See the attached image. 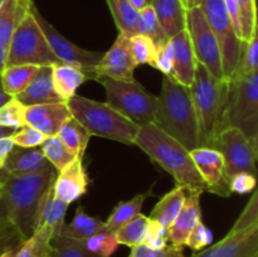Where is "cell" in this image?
Returning <instances> with one entry per match:
<instances>
[{
	"label": "cell",
	"mask_w": 258,
	"mask_h": 257,
	"mask_svg": "<svg viewBox=\"0 0 258 257\" xmlns=\"http://www.w3.org/2000/svg\"><path fill=\"white\" fill-rule=\"evenodd\" d=\"M55 176L54 168L32 174L7 173L0 183V198L4 202L8 219L24 241L34 233L38 204Z\"/></svg>",
	"instance_id": "cell-1"
},
{
	"label": "cell",
	"mask_w": 258,
	"mask_h": 257,
	"mask_svg": "<svg viewBox=\"0 0 258 257\" xmlns=\"http://www.w3.org/2000/svg\"><path fill=\"white\" fill-rule=\"evenodd\" d=\"M134 145H138L168 171L176 185L181 186L185 191H199L202 194L207 191L206 184L197 170L189 151L155 123L140 126Z\"/></svg>",
	"instance_id": "cell-2"
},
{
	"label": "cell",
	"mask_w": 258,
	"mask_h": 257,
	"mask_svg": "<svg viewBox=\"0 0 258 257\" xmlns=\"http://www.w3.org/2000/svg\"><path fill=\"white\" fill-rule=\"evenodd\" d=\"M189 91L198 122L199 148L214 149L219 133L226 128L228 81L216 80L203 65L197 62L194 82Z\"/></svg>",
	"instance_id": "cell-3"
},
{
	"label": "cell",
	"mask_w": 258,
	"mask_h": 257,
	"mask_svg": "<svg viewBox=\"0 0 258 257\" xmlns=\"http://www.w3.org/2000/svg\"><path fill=\"white\" fill-rule=\"evenodd\" d=\"M156 105L155 125L188 151L199 148L198 122L193 100L188 87L164 76Z\"/></svg>",
	"instance_id": "cell-4"
},
{
	"label": "cell",
	"mask_w": 258,
	"mask_h": 257,
	"mask_svg": "<svg viewBox=\"0 0 258 257\" xmlns=\"http://www.w3.org/2000/svg\"><path fill=\"white\" fill-rule=\"evenodd\" d=\"M73 118L78 121L90 135L110 139L126 145H134L140 126L126 118L106 102L75 95L67 101Z\"/></svg>",
	"instance_id": "cell-5"
},
{
	"label": "cell",
	"mask_w": 258,
	"mask_h": 257,
	"mask_svg": "<svg viewBox=\"0 0 258 257\" xmlns=\"http://www.w3.org/2000/svg\"><path fill=\"white\" fill-rule=\"evenodd\" d=\"M224 125L238 128L249 141L258 145V72L234 73L228 81Z\"/></svg>",
	"instance_id": "cell-6"
},
{
	"label": "cell",
	"mask_w": 258,
	"mask_h": 257,
	"mask_svg": "<svg viewBox=\"0 0 258 257\" xmlns=\"http://www.w3.org/2000/svg\"><path fill=\"white\" fill-rule=\"evenodd\" d=\"M96 81L105 87L106 103L121 115L139 126L155 122L158 97L148 92L140 83L107 77H98Z\"/></svg>",
	"instance_id": "cell-7"
},
{
	"label": "cell",
	"mask_w": 258,
	"mask_h": 257,
	"mask_svg": "<svg viewBox=\"0 0 258 257\" xmlns=\"http://www.w3.org/2000/svg\"><path fill=\"white\" fill-rule=\"evenodd\" d=\"M60 63L50 49L32 12H28L13 33L7 48L5 67L33 65L38 67Z\"/></svg>",
	"instance_id": "cell-8"
},
{
	"label": "cell",
	"mask_w": 258,
	"mask_h": 257,
	"mask_svg": "<svg viewBox=\"0 0 258 257\" xmlns=\"http://www.w3.org/2000/svg\"><path fill=\"white\" fill-rule=\"evenodd\" d=\"M199 8L216 35L222 55L223 77L226 81H229L238 66L242 40L236 34L223 0H203Z\"/></svg>",
	"instance_id": "cell-9"
},
{
	"label": "cell",
	"mask_w": 258,
	"mask_h": 257,
	"mask_svg": "<svg viewBox=\"0 0 258 257\" xmlns=\"http://www.w3.org/2000/svg\"><path fill=\"white\" fill-rule=\"evenodd\" d=\"M30 12H32L33 17L35 18L38 24H39L50 49L53 50L55 57L59 59V62L78 68V70L83 71L90 80H96L95 68L101 60V58H102L103 53L83 49V48L73 44L71 40L63 37L49 22H47L42 17L39 10L35 7L34 2L30 5Z\"/></svg>",
	"instance_id": "cell-10"
},
{
	"label": "cell",
	"mask_w": 258,
	"mask_h": 257,
	"mask_svg": "<svg viewBox=\"0 0 258 257\" xmlns=\"http://www.w3.org/2000/svg\"><path fill=\"white\" fill-rule=\"evenodd\" d=\"M186 30L197 62L203 65L216 80H224L218 42L199 7L186 9Z\"/></svg>",
	"instance_id": "cell-11"
},
{
	"label": "cell",
	"mask_w": 258,
	"mask_h": 257,
	"mask_svg": "<svg viewBox=\"0 0 258 257\" xmlns=\"http://www.w3.org/2000/svg\"><path fill=\"white\" fill-rule=\"evenodd\" d=\"M257 148L238 128L226 127L219 133L214 149L223 156L224 174L228 180L238 173L257 175Z\"/></svg>",
	"instance_id": "cell-12"
},
{
	"label": "cell",
	"mask_w": 258,
	"mask_h": 257,
	"mask_svg": "<svg viewBox=\"0 0 258 257\" xmlns=\"http://www.w3.org/2000/svg\"><path fill=\"white\" fill-rule=\"evenodd\" d=\"M138 67L130 49V37L118 33L112 47L103 53L95 68L96 78L107 77L116 81L133 82L134 71ZM96 81V80H95Z\"/></svg>",
	"instance_id": "cell-13"
},
{
	"label": "cell",
	"mask_w": 258,
	"mask_h": 257,
	"mask_svg": "<svg viewBox=\"0 0 258 257\" xmlns=\"http://www.w3.org/2000/svg\"><path fill=\"white\" fill-rule=\"evenodd\" d=\"M194 161L197 170L201 174L207 191L219 197L228 198L232 191L229 181L224 174V160L222 154L217 149L197 148L189 151Z\"/></svg>",
	"instance_id": "cell-14"
},
{
	"label": "cell",
	"mask_w": 258,
	"mask_h": 257,
	"mask_svg": "<svg viewBox=\"0 0 258 257\" xmlns=\"http://www.w3.org/2000/svg\"><path fill=\"white\" fill-rule=\"evenodd\" d=\"M190 257H258V224L239 232H228L223 239Z\"/></svg>",
	"instance_id": "cell-15"
},
{
	"label": "cell",
	"mask_w": 258,
	"mask_h": 257,
	"mask_svg": "<svg viewBox=\"0 0 258 257\" xmlns=\"http://www.w3.org/2000/svg\"><path fill=\"white\" fill-rule=\"evenodd\" d=\"M88 176L83 165L82 156H76L63 170L58 171L54 179V196L71 204L87 191Z\"/></svg>",
	"instance_id": "cell-16"
},
{
	"label": "cell",
	"mask_w": 258,
	"mask_h": 257,
	"mask_svg": "<svg viewBox=\"0 0 258 257\" xmlns=\"http://www.w3.org/2000/svg\"><path fill=\"white\" fill-rule=\"evenodd\" d=\"M173 43V68L169 77L184 87H190L194 82L197 59L188 30L184 29L175 37L170 38Z\"/></svg>",
	"instance_id": "cell-17"
},
{
	"label": "cell",
	"mask_w": 258,
	"mask_h": 257,
	"mask_svg": "<svg viewBox=\"0 0 258 257\" xmlns=\"http://www.w3.org/2000/svg\"><path fill=\"white\" fill-rule=\"evenodd\" d=\"M72 117L67 103H44L29 106L25 110L27 125L37 128L45 136L57 135L60 126Z\"/></svg>",
	"instance_id": "cell-18"
},
{
	"label": "cell",
	"mask_w": 258,
	"mask_h": 257,
	"mask_svg": "<svg viewBox=\"0 0 258 257\" xmlns=\"http://www.w3.org/2000/svg\"><path fill=\"white\" fill-rule=\"evenodd\" d=\"M201 196L202 193L199 191H186L180 213L168 228L169 239L173 246H185V241L191 229L202 221Z\"/></svg>",
	"instance_id": "cell-19"
},
{
	"label": "cell",
	"mask_w": 258,
	"mask_h": 257,
	"mask_svg": "<svg viewBox=\"0 0 258 257\" xmlns=\"http://www.w3.org/2000/svg\"><path fill=\"white\" fill-rule=\"evenodd\" d=\"M25 107L44 103H59L63 102L62 98L57 95L53 87L52 66L39 67L37 75L34 76L29 85L23 92L14 96Z\"/></svg>",
	"instance_id": "cell-20"
},
{
	"label": "cell",
	"mask_w": 258,
	"mask_h": 257,
	"mask_svg": "<svg viewBox=\"0 0 258 257\" xmlns=\"http://www.w3.org/2000/svg\"><path fill=\"white\" fill-rule=\"evenodd\" d=\"M68 207L70 204L54 196V180H53L47 190L43 193L38 204L37 214H35V229L39 227H48L53 231L54 237L58 236L66 224L64 218Z\"/></svg>",
	"instance_id": "cell-21"
},
{
	"label": "cell",
	"mask_w": 258,
	"mask_h": 257,
	"mask_svg": "<svg viewBox=\"0 0 258 257\" xmlns=\"http://www.w3.org/2000/svg\"><path fill=\"white\" fill-rule=\"evenodd\" d=\"M53 168L47 160L40 146L20 148L15 146L8 155L4 170L9 174H32Z\"/></svg>",
	"instance_id": "cell-22"
},
{
	"label": "cell",
	"mask_w": 258,
	"mask_h": 257,
	"mask_svg": "<svg viewBox=\"0 0 258 257\" xmlns=\"http://www.w3.org/2000/svg\"><path fill=\"white\" fill-rule=\"evenodd\" d=\"M150 5L169 39L186 29V8L183 0H151Z\"/></svg>",
	"instance_id": "cell-23"
},
{
	"label": "cell",
	"mask_w": 258,
	"mask_h": 257,
	"mask_svg": "<svg viewBox=\"0 0 258 257\" xmlns=\"http://www.w3.org/2000/svg\"><path fill=\"white\" fill-rule=\"evenodd\" d=\"M52 80L57 95L62 98L63 102H67L76 95L77 88L90 78L78 68L64 63H57L52 66Z\"/></svg>",
	"instance_id": "cell-24"
},
{
	"label": "cell",
	"mask_w": 258,
	"mask_h": 257,
	"mask_svg": "<svg viewBox=\"0 0 258 257\" xmlns=\"http://www.w3.org/2000/svg\"><path fill=\"white\" fill-rule=\"evenodd\" d=\"M33 0H7L0 7V43L8 48L13 33L28 14Z\"/></svg>",
	"instance_id": "cell-25"
},
{
	"label": "cell",
	"mask_w": 258,
	"mask_h": 257,
	"mask_svg": "<svg viewBox=\"0 0 258 257\" xmlns=\"http://www.w3.org/2000/svg\"><path fill=\"white\" fill-rule=\"evenodd\" d=\"M185 197L186 191L181 186L176 185L155 204L149 218L169 228L180 213Z\"/></svg>",
	"instance_id": "cell-26"
},
{
	"label": "cell",
	"mask_w": 258,
	"mask_h": 257,
	"mask_svg": "<svg viewBox=\"0 0 258 257\" xmlns=\"http://www.w3.org/2000/svg\"><path fill=\"white\" fill-rule=\"evenodd\" d=\"M106 229V222L98 217H91L83 211L82 206H78L76 214L70 224H64L59 234L73 239H87L98 232Z\"/></svg>",
	"instance_id": "cell-27"
},
{
	"label": "cell",
	"mask_w": 258,
	"mask_h": 257,
	"mask_svg": "<svg viewBox=\"0 0 258 257\" xmlns=\"http://www.w3.org/2000/svg\"><path fill=\"white\" fill-rule=\"evenodd\" d=\"M38 70H39V67L33 65H20L5 67L0 72L3 90L10 97H14V96L23 92L27 88L30 81L37 75Z\"/></svg>",
	"instance_id": "cell-28"
},
{
	"label": "cell",
	"mask_w": 258,
	"mask_h": 257,
	"mask_svg": "<svg viewBox=\"0 0 258 257\" xmlns=\"http://www.w3.org/2000/svg\"><path fill=\"white\" fill-rule=\"evenodd\" d=\"M115 20L118 32L126 37L138 34V23L140 10L136 9L128 0H106Z\"/></svg>",
	"instance_id": "cell-29"
},
{
	"label": "cell",
	"mask_w": 258,
	"mask_h": 257,
	"mask_svg": "<svg viewBox=\"0 0 258 257\" xmlns=\"http://www.w3.org/2000/svg\"><path fill=\"white\" fill-rule=\"evenodd\" d=\"M57 136L67 146L71 153L75 154L76 156H82L83 158L88 143H90L91 135L76 118H68L60 126Z\"/></svg>",
	"instance_id": "cell-30"
},
{
	"label": "cell",
	"mask_w": 258,
	"mask_h": 257,
	"mask_svg": "<svg viewBox=\"0 0 258 257\" xmlns=\"http://www.w3.org/2000/svg\"><path fill=\"white\" fill-rule=\"evenodd\" d=\"M148 196H150V191L138 194L130 201H122L117 203V206L113 208L112 213L110 214L108 219L106 221V231L115 233L123 224H126L134 217L141 213V208H143V204Z\"/></svg>",
	"instance_id": "cell-31"
},
{
	"label": "cell",
	"mask_w": 258,
	"mask_h": 257,
	"mask_svg": "<svg viewBox=\"0 0 258 257\" xmlns=\"http://www.w3.org/2000/svg\"><path fill=\"white\" fill-rule=\"evenodd\" d=\"M54 233L48 227H39L34 233L23 241L15 257H49Z\"/></svg>",
	"instance_id": "cell-32"
},
{
	"label": "cell",
	"mask_w": 258,
	"mask_h": 257,
	"mask_svg": "<svg viewBox=\"0 0 258 257\" xmlns=\"http://www.w3.org/2000/svg\"><path fill=\"white\" fill-rule=\"evenodd\" d=\"M149 221H150L149 217L144 216L143 213H139L131 221L123 224L120 229L115 232V237L117 239L118 244H125V246L128 247L143 244Z\"/></svg>",
	"instance_id": "cell-33"
},
{
	"label": "cell",
	"mask_w": 258,
	"mask_h": 257,
	"mask_svg": "<svg viewBox=\"0 0 258 257\" xmlns=\"http://www.w3.org/2000/svg\"><path fill=\"white\" fill-rule=\"evenodd\" d=\"M138 34H143L148 37L154 43L156 49L163 47L164 44H166L170 40L166 37L164 30L161 29L151 5H146L144 9L140 10L138 23Z\"/></svg>",
	"instance_id": "cell-34"
},
{
	"label": "cell",
	"mask_w": 258,
	"mask_h": 257,
	"mask_svg": "<svg viewBox=\"0 0 258 257\" xmlns=\"http://www.w3.org/2000/svg\"><path fill=\"white\" fill-rule=\"evenodd\" d=\"M40 149L47 160L57 170V173L63 170L76 158L75 154L68 150L67 146L62 143V140L57 135L47 136V139L40 145Z\"/></svg>",
	"instance_id": "cell-35"
},
{
	"label": "cell",
	"mask_w": 258,
	"mask_h": 257,
	"mask_svg": "<svg viewBox=\"0 0 258 257\" xmlns=\"http://www.w3.org/2000/svg\"><path fill=\"white\" fill-rule=\"evenodd\" d=\"M49 257H101L92 253L83 246L81 239L68 238L58 234L52 239V249Z\"/></svg>",
	"instance_id": "cell-36"
},
{
	"label": "cell",
	"mask_w": 258,
	"mask_h": 257,
	"mask_svg": "<svg viewBox=\"0 0 258 257\" xmlns=\"http://www.w3.org/2000/svg\"><path fill=\"white\" fill-rule=\"evenodd\" d=\"M241 27V40L247 42L257 33L256 0H237Z\"/></svg>",
	"instance_id": "cell-37"
},
{
	"label": "cell",
	"mask_w": 258,
	"mask_h": 257,
	"mask_svg": "<svg viewBox=\"0 0 258 257\" xmlns=\"http://www.w3.org/2000/svg\"><path fill=\"white\" fill-rule=\"evenodd\" d=\"M258 72V37L257 33L247 42H241L239 60L234 73L252 75Z\"/></svg>",
	"instance_id": "cell-38"
},
{
	"label": "cell",
	"mask_w": 258,
	"mask_h": 257,
	"mask_svg": "<svg viewBox=\"0 0 258 257\" xmlns=\"http://www.w3.org/2000/svg\"><path fill=\"white\" fill-rule=\"evenodd\" d=\"M83 246L92 253L97 254L101 257H111L118 248V242L116 239L115 233H111L108 231L98 232L95 236L90 237L82 241Z\"/></svg>",
	"instance_id": "cell-39"
},
{
	"label": "cell",
	"mask_w": 258,
	"mask_h": 257,
	"mask_svg": "<svg viewBox=\"0 0 258 257\" xmlns=\"http://www.w3.org/2000/svg\"><path fill=\"white\" fill-rule=\"evenodd\" d=\"M25 110L27 107L24 105H22L17 98L12 97L4 105L0 106V126L17 130L27 125Z\"/></svg>",
	"instance_id": "cell-40"
},
{
	"label": "cell",
	"mask_w": 258,
	"mask_h": 257,
	"mask_svg": "<svg viewBox=\"0 0 258 257\" xmlns=\"http://www.w3.org/2000/svg\"><path fill=\"white\" fill-rule=\"evenodd\" d=\"M130 49L136 65H150L153 67L156 48L148 37L143 34H135L130 37Z\"/></svg>",
	"instance_id": "cell-41"
},
{
	"label": "cell",
	"mask_w": 258,
	"mask_h": 257,
	"mask_svg": "<svg viewBox=\"0 0 258 257\" xmlns=\"http://www.w3.org/2000/svg\"><path fill=\"white\" fill-rule=\"evenodd\" d=\"M15 146L20 148H37L43 144V141L47 139L44 134L38 131L37 128L32 127L29 125H24L20 128L13 131L12 135L9 136Z\"/></svg>",
	"instance_id": "cell-42"
},
{
	"label": "cell",
	"mask_w": 258,
	"mask_h": 257,
	"mask_svg": "<svg viewBox=\"0 0 258 257\" xmlns=\"http://www.w3.org/2000/svg\"><path fill=\"white\" fill-rule=\"evenodd\" d=\"M212 242H213V233L201 221L189 233L188 238L185 241V246H188L196 253V252H199L202 249L207 248L208 246H211Z\"/></svg>",
	"instance_id": "cell-43"
},
{
	"label": "cell",
	"mask_w": 258,
	"mask_h": 257,
	"mask_svg": "<svg viewBox=\"0 0 258 257\" xmlns=\"http://www.w3.org/2000/svg\"><path fill=\"white\" fill-rule=\"evenodd\" d=\"M258 224V193L257 190H253L251 199H249L248 204L246 206V208L243 209V212L241 213V216L238 217V219L236 221V223L232 226L231 232H239L243 231V229L249 228V227Z\"/></svg>",
	"instance_id": "cell-44"
},
{
	"label": "cell",
	"mask_w": 258,
	"mask_h": 257,
	"mask_svg": "<svg viewBox=\"0 0 258 257\" xmlns=\"http://www.w3.org/2000/svg\"><path fill=\"white\" fill-rule=\"evenodd\" d=\"M170 243L169 239L168 228L155 221H149L148 229H146L145 238H144V244L154 249L164 248Z\"/></svg>",
	"instance_id": "cell-45"
},
{
	"label": "cell",
	"mask_w": 258,
	"mask_h": 257,
	"mask_svg": "<svg viewBox=\"0 0 258 257\" xmlns=\"http://www.w3.org/2000/svg\"><path fill=\"white\" fill-rule=\"evenodd\" d=\"M130 257H186L183 252V247H176L169 243L164 248L154 249L146 244L131 247Z\"/></svg>",
	"instance_id": "cell-46"
},
{
	"label": "cell",
	"mask_w": 258,
	"mask_h": 257,
	"mask_svg": "<svg viewBox=\"0 0 258 257\" xmlns=\"http://www.w3.org/2000/svg\"><path fill=\"white\" fill-rule=\"evenodd\" d=\"M23 237L20 236L19 231L12 224V222H8L4 227L0 228V254L9 249L18 247L23 243Z\"/></svg>",
	"instance_id": "cell-47"
},
{
	"label": "cell",
	"mask_w": 258,
	"mask_h": 257,
	"mask_svg": "<svg viewBox=\"0 0 258 257\" xmlns=\"http://www.w3.org/2000/svg\"><path fill=\"white\" fill-rule=\"evenodd\" d=\"M173 43H171V40H169L166 44H164L163 47L156 49V55L153 68L161 71L164 73V76H170L171 68H173Z\"/></svg>",
	"instance_id": "cell-48"
},
{
	"label": "cell",
	"mask_w": 258,
	"mask_h": 257,
	"mask_svg": "<svg viewBox=\"0 0 258 257\" xmlns=\"http://www.w3.org/2000/svg\"><path fill=\"white\" fill-rule=\"evenodd\" d=\"M229 189L232 193L246 194L256 189V175L249 173H238L229 179Z\"/></svg>",
	"instance_id": "cell-49"
},
{
	"label": "cell",
	"mask_w": 258,
	"mask_h": 257,
	"mask_svg": "<svg viewBox=\"0 0 258 257\" xmlns=\"http://www.w3.org/2000/svg\"><path fill=\"white\" fill-rule=\"evenodd\" d=\"M13 148H14V143H13L9 136L0 139V170L4 169L5 161H7L8 155H9Z\"/></svg>",
	"instance_id": "cell-50"
},
{
	"label": "cell",
	"mask_w": 258,
	"mask_h": 257,
	"mask_svg": "<svg viewBox=\"0 0 258 257\" xmlns=\"http://www.w3.org/2000/svg\"><path fill=\"white\" fill-rule=\"evenodd\" d=\"M8 222H10V221L8 219L7 209H5L4 202H3V199L0 198V228H2V227H4Z\"/></svg>",
	"instance_id": "cell-51"
},
{
	"label": "cell",
	"mask_w": 258,
	"mask_h": 257,
	"mask_svg": "<svg viewBox=\"0 0 258 257\" xmlns=\"http://www.w3.org/2000/svg\"><path fill=\"white\" fill-rule=\"evenodd\" d=\"M5 59H7V47L0 43V72L5 68Z\"/></svg>",
	"instance_id": "cell-52"
},
{
	"label": "cell",
	"mask_w": 258,
	"mask_h": 257,
	"mask_svg": "<svg viewBox=\"0 0 258 257\" xmlns=\"http://www.w3.org/2000/svg\"><path fill=\"white\" fill-rule=\"evenodd\" d=\"M10 96L8 95L7 92H5L4 90H3V85H2V78H0V106H3L4 105L5 102H7V101H9L10 100Z\"/></svg>",
	"instance_id": "cell-53"
},
{
	"label": "cell",
	"mask_w": 258,
	"mask_h": 257,
	"mask_svg": "<svg viewBox=\"0 0 258 257\" xmlns=\"http://www.w3.org/2000/svg\"><path fill=\"white\" fill-rule=\"evenodd\" d=\"M203 0H184V4H185L186 9H191V8L201 7Z\"/></svg>",
	"instance_id": "cell-54"
},
{
	"label": "cell",
	"mask_w": 258,
	"mask_h": 257,
	"mask_svg": "<svg viewBox=\"0 0 258 257\" xmlns=\"http://www.w3.org/2000/svg\"><path fill=\"white\" fill-rule=\"evenodd\" d=\"M128 2H130L131 4H133L134 7H135L138 10L144 9L146 5H149L148 3H146V0H128Z\"/></svg>",
	"instance_id": "cell-55"
},
{
	"label": "cell",
	"mask_w": 258,
	"mask_h": 257,
	"mask_svg": "<svg viewBox=\"0 0 258 257\" xmlns=\"http://www.w3.org/2000/svg\"><path fill=\"white\" fill-rule=\"evenodd\" d=\"M19 247H20V244L18 247H14V248H12V249H9V251L2 253V254H0V257H15V254H17Z\"/></svg>",
	"instance_id": "cell-56"
},
{
	"label": "cell",
	"mask_w": 258,
	"mask_h": 257,
	"mask_svg": "<svg viewBox=\"0 0 258 257\" xmlns=\"http://www.w3.org/2000/svg\"><path fill=\"white\" fill-rule=\"evenodd\" d=\"M13 131H14V130H12V128L2 127V126H0V139H2V138H8V136L12 135Z\"/></svg>",
	"instance_id": "cell-57"
},
{
	"label": "cell",
	"mask_w": 258,
	"mask_h": 257,
	"mask_svg": "<svg viewBox=\"0 0 258 257\" xmlns=\"http://www.w3.org/2000/svg\"><path fill=\"white\" fill-rule=\"evenodd\" d=\"M5 174H7V171H5L4 169H3V170H0V183H2L3 178H4V176H5Z\"/></svg>",
	"instance_id": "cell-58"
},
{
	"label": "cell",
	"mask_w": 258,
	"mask_h": 257,
	"mask_svg": "<svg viewBox=\"0 0 258 257\" xmlns=\"http://www.w3.org/2000/svg\"><path fill=\"white\" fill-rule=\"evenodd\" d=\"M5 2H7V0H0V7H2V5H3V4H4V3H5Z\"/></svg>",
	"instance_id": "cell-59"
},
{
	"label": "cell",
	"mask_w": 258,
	"mask_h": 257,
	"mask_svg": "<svg viewBox=\"0 0 258 257\" xmlns=\"http://www.w3.org/2000/svg\"><path fill=\"white\" fill-rule=\"evenodd\" d=\"M146 3H148L149 5H150V3H151V0H146Z\"/></svg>",
	"instance_id": "cell-60"
},
{
	"label": "cell",
	"mask_w": 258,
	"mask_h": 257,
	"mask_svg": "<svg viewBox=\"0 0 258 257\" xmlns=\"http://www.w3.org/2000/svg\"><path fill=\"white\" fill-rule=\"evenodd\" d=\"M183 2H184V0H183Z\"/></svg>",
	"instance_id": "cell-61"
},
{
	"label": "cell",
	"mask_w": 258,
	"mask_h": 257,
	"mask_svg": "<svg viewBox=\"0 0 258 257\" xmlns=\"http://www.w3.org/2000/svg\"><path fill=\"white\" fill-rule=\"evenodd\" d=\"M128 257H130V256H128Z\"/></svg>",
	"instance_id": "cell-62"
}]
</instances>
